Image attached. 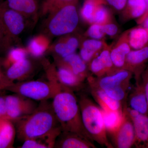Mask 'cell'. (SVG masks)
<instances>
[{
    "instance_id": "13",
    "label": "cell",
    "mask_w": 148,
    "mask_h": 148,
    "mask_svg": "<svg viewBox=\"0 0 148 148\" xmlns=\"http://www.w3.org/2000/svg\"><path fill=\"white\" fill-rule=\"evenodd\" d=\"M73 33L62 36L53 46L50 47L48 50L53 51L56 55V57L60 58L75 53L84 38Z\"/></svg>"
},
{
    "instance_id": "40",
    "label": "cell",
    "mask_w": 148,
    "mask_h": 148,
    "mask_svg": "<svg viewBox=\"0 0 148 148\" xmlns=\"http://www.w3.org/2000/svg\"><path fill=\"white\" fill-rule=\"evenodd\" d=\"M145 1L146 5H147V10L145 13L144 14V15L141 18L139 19L136 20V22L138 25H140L142 24V22L144 21V19L148 15V0H145Z\"/></svg>"
},
{
    "instance_id": "3",
    "label": "cell",
    "mask_w": 148,
    "mask_h": 148,
    "mask_svg": "<svg viewBox=\"0 0 148 148\" xmlns=\"http://www.w3.org/2000/svg\"><path fill=\"white\" fill-rule=\"evenodd\" d=\"M78 103L83 124L90 140L103 147L114 148L108 138L101 108L85 95L81 96Z\"/></svg>"
},
{
    "instance_id": "6",
    "label": "cell",
    "mask_w": 148,
    "mask_h": 148,
    "mask_svg": "<svg viewBox=\"0 0 148 148\" xmlns=\"http://www.w3.org/2000/svg\"><path fill=\"white\" fill-rule=\"evenodd\" d=\"M133 75L129 71L121 69L111 75L95 78L90 75L87 79L89 86L101 88L111 98L123 103L126 101Z\"/></svg>"
},
{
    "instance_id": "24",
    "label": "cell",
    "mask_w": 148,
    "mask_h": 148,
    "mask_svg": "<svg viewBox=\"0 0 148 148\" xmlns=\"http://www.w3.org/2000/svg\"><path fill=\"white\" fill-rule=\"evenodd\" d=\"M126 31L127 40L131 49H140L148 45V32L141 25Z\"/></svg>"
},
{
    "instance_id": "32",
    "label": "cell",
    "mask_w": 148,
    "mask_h": 148,
    "mask_svg": "<svg viewBox=\"0 0 148 148\" xmlns=\"http://www.w3.org/2000/svg\"><path fill=\"white\" fill-rule=\"evenodd\" d=\"M106 36L102 25L95 23L90 24L84 34L85 37L99 40H104Z\"/></svg>"
},
{
    "instance_id": "21",
    "label": "cell",
    "mask_w": 148,
    "mask_h": 148,
    "mask_svg": "<svg viewBox=\"0 0 148 148\" xmlns=\"http://www.w3.org/2000/svg\"><path fill=\"white\" fill-rule=\"evenodd\" d=\"M147 5L145 0H127L125 6L120 12V18L125 23L132 19H139L145 13Z\"/></svg>"
},
{
    "instance_id": "34",
    "label": "cell",
    "mask_w": 148,
    "mask_h": 148,
    "mask_svg": "<svg viewBox=\"0 0 148 148\" xmlns=\"http://www.w3.org/2000/svg\"><path fill=\"white\" fill-rule=\"evenodd\" d=\"M103 31L106 36L112 38L116 36L119 32V27L114 21L102 25Z\"/></svg>"
},
{
    "instance_id": "41",
    "label": "cell",
    "mask_w": 148,
    "mask_h": 148,
    "mask_svg": "<svg viewBox=\"0 0 148 148\" xmlns=\"http://www.w3.org/2000/svg\"><path fill=\"white\" fill-rule=\"evenodd\" d=\"M140 25L145 28L148 32V15L144 19V21Z\"/></svg>"
},
{
    "instance_id": "1",
    "label": "cell",
    "mask_w": 148,
    "mask_h": 148,
    "mask_svg": "<svg viewBox=\"0 0 148 148\" xmlns=\"http://www.w3.org/2000/svg\"><path fill=\"white\" fill-rule=\"evenodd\" d=\"M35 111L28 116L13 123L18 140L39 139L49 148L54 147L56 140L62 129L54 112L52 103L41 101Z\"/></svg>"
},
{
    "instance_id": "44",
    "label": "cell",
    "mask_w": 148,
    "mask_h": 148,
    "mask_svg": "<svg viewBox=\"0 0 148 148\" xmlns=\"http://www.w3.org/2000/svg\"><path fill=\"white\" fill-rule=\"evenodd\" d=\"M92 1H97V0H92Z\"/></svg>"
},
{
    "instance_id": "39",
    "label": "cell",
    "mask_w": 148,
    "mask_h": 148,
    "mask_svg": "<svg viewBox=\"0 0 148 148\" xmlns=\"http://www.w3.org/2000/svg\"><path fill=\"white\" fill-rule=\"evenodd\" d=\"M5 50V40L2 27L0 21V51Z\"/></svg>"
},
{
    "instance_id": "5",
    "label": "cell",
    "mask_w": 148,
    "mask_h": 148,
    "mask_svg": "<svg viewBox=\"0 0 148 148\" xmlns=\"http://www.w3.org/2000/svg\"><path fill=\"white\" fill-rule=\"evenodd\" d=\"M64 87L54 76L49 77L47 81L35 80L14 82L5 90L33 101L41 102L53 99Z\"/></svg>"
},
{
    "instance_id": "15",
    "label": "cell",
    "mask_w": 148,
    "mask_h": 148,
    "mask_svg": "<svg viewBox=\"0 0 148 148\" xmlns=\"http://www.w3.org/2000/svg\"><path fill=\"white\" fill-rule=\"evenodd\" d=\"M57 148H95L94 143L76 133L71 132H61L54 144Z\"/></svg>"
},
{
    "instance_id": "33",
    "label": "cell",
    "mask_w": 148,
    "mask_h": 148,
    "mask_svg": "<svg viewBox=\"0 0 148 148\" xmlns=\"http://www.w3.org/2000/svg\"><path fill=\"white\" fill-rule=\"evenodd\" d=\"M21 148H49L45 142L39 139H30L24 141Z\"/></svg>"
},
{
    "instance_id": "19",
    "label": "cell",
    "mask_w": 148,
    "mask_h": 148,
    "mask_svg": "<svg viewBox=\"0 0 148 148\" xmlns=\"http://www.w3.org/2000/svg\"><path fill=\"white\" fill-rule=\"evenodd\" d=\"M56 77L58 82L71 90H79L83 87L84 80L78 76L66 67L57 66Z\"/></svg>"
},
{
    "instance_id": "26",
    "label": "cell",
    "mask_w": 148,
    "mask_h": 148,
    "mask_svg": "<svg viewBox=\"0 0 148 148\" xmlns=\"http://www.w3.org/2000/svg\"><path fill=\"white\" fill-rule=\"evenodd\" d=\"M49 37L46 35L36 36L29 41L27 48L29 54L35 58H40L50 47Z\"/></svg>"
},
{
    "instance_id": "17",
    "label": "cell",
    "mask_w": 148,
    "mask_h": 148,
    "mask_svg": "<svg viewBox=\"0 0 148 148\" xmlns=\"http://www.w3.org/2000/svg\"><path fill=\"white\" fill-rule=\"evenodd\" d=\"M35 69L34 62L27 58L10 66L7 69L6 75L13 82L15 80L23 82L30 77Z\"/></svg>"
},
{
    "instance_id": "31",
    "label": "cell",
    "mask_w": 148,
    "mask_h": 148,
    "mask_svg": "<svg viewBox=\"0 0 148 148\" xmlns=\"http://www.w3.org/2000/svg\"><path fill=\"white\" fill-rule=\"evenodd\" d=\"M76 1L77 0H44L42 4V15H48L61 7Z\"/></svg>"
},
{
    "instance_id": "11",
    "label": "cell",
    "mask_w": 148,
    "mask_h": 148,
    "mask_svg": "<svg viewBox=\"0 0 148 148\" xmlns=\"http://www.w3.org/2000/svg\"><path fill=\"white\" fill-rule=\"evenodd\" d=\"M112 45L108 44L101 53L88 64L89 71L97 77L111 75L119 71L115 68L111 58Z\"/></svg>"
},
{
    "instance_id": "7",
    "label": "cell",
    "mask_w": 148,
    "mask_h": 148,
    "mask_svg": "<svg viewBox=\"0 0 148 148\" xmlns=\"http://www.w3.org/2000/svg\"><path fill=\"white\" fill-rule=\"evenodd\" d=\"M25 18L8 6L5 1L0 3V21L5 40V50H9L24 31Z\"/></svg>"
},
{
    "instance_id": "28",
    "label": "cell",
    "mask_w": 148,
    "mask_h": 148,
    "mask_svg": "<svg viewBox=\"0 0 148 148\" xmlns=\"http://www.w3.org/2000/svg\"><path fill=\"white\" fill-rule=\"evenodd\" d=\"M107 5L105 0H84L81 9V17L86 23L89 25L93 23V18L96 8L99 5Z\"/></svg>"
},
{
    "instance_id": "20",
    "label": "cell",
    "mask_w": 148,
    "mask_h": 148,
    "mask_svg": "<svg viewBox=\"0 0 148 148\" xmlns=\"http://www.w3.org/2000/svg\"><path fill=\"white\" fill-rule=\"evenodd\" d=\"M9 7L26 18H36L38 10L37 0H6Z\"/></svg>"
},
{
    "instance_id": "4",
    "label": "cell",
    "mask_w": 148,
    "mask_h": 148,
    "mask_svg": "<svg viewBox=\"0 0 148 148\" xmlns=\"http://www.w3.org/2000/svg\"><path fill=\"white\" fill-rule=\"evenodd\" d=\"M78 3V0L69 3L47 15L45 22L47 35L62 36L75 31L79 22Z\"/></svg>"
},
{
    "instance_id": "30",
    "label": "cell",
    "mask_w": 148,
    "mask_h": 148,
    "mask_svg": "<svg viewBox=\"0 0 148 148\" xmlns=\"http://www.w3.org/2000/svg\"><path fill=\"white\" fill-rule=\"evenodd\" d=\"M112 21H113V17L110 10L106 7V5H99L94 13L93 23L104 25Z\"/></svg>"
},
{
    "instance_id": "38",
    "label": "cell",
    "mask_w": 148,
    "mask_h": 148,
    "mask_svg": "<svg viewBox=\"0 0 148 148\" xmlns=\"http://www.w3.org/2000/svg\"><path fill=\"white\" fill-rule=\"evenodd\" d=\"M141 82L144 86L148 106V68L143 72L141 76Z\"/></svg>"
},
{
    "instance_id": "37",
    "label": "cell",
    "mask_w": 148,
    "mask_h": 148,
    "mask_svg": "<svg viewBox=\"0 0 148 148\" xmlns=\"http://www.w3.org/2000/svg\"><path fill=\"white\" fill-rule=\"evenodd\" d=\"M5 119H8V116L6 108L5 95L2 94L0 95V121Z\"/></svg>"
},
{
    "instance_id": "14",
    "label": "cell",
    "mask_w": 148,
    "mask_h": 148,
    "mask_svg": "<svg viewBox=\"0 0 148 148\" xmlns=\"http://www.w3.org/2000/svg\"><path fill=\"white\" fill-rule=\"evenodd\" d=\"M131 50L127 40L126 31L120 36L111 48V58L116 69L118 70L124 69L126 56Z\"/></svg>"
},
{
    "instance_id": "27",
    "label": "cell",
    "mask_w": 148,
    "mask_h": 148,
    "mask_svg": "<svg viewBox=\"0 0 148 148\" xmlns=\"http://www.w3.org/2000/svg\"><path fill=\"white\" fill-rule=\"evenodd\" d=\"M102 110L106 131L108 134L112 135L116 131L121 124L123 119V110L119 111Z\"/></svg>"
},
{
    "instance_id": "43",
    "label": "cell",
    "mask_w": 148,
    "mask_h": 148,
    "mask_svg": "<svg viewBox=\"0 0 148 148\" xmlns=\"http://www.w3.org/2000/svg\"><path fill=\"white\" fill-rule=\"evenodd\" d=\"M144 148H148V143L145 145V146L144 147Z\"/></svg>"
},
{
    "instance_id": "12",
    "label": "cell",
    "mask_w": 148,
    "mask_h": 148,
    "mask_svg": "<svg viewBox=\"0 0 148 148\" xmlns=\"http://www.w3.org/2000/svg\"><path fill=\"white\" fill-rule=\"evenodd\" d=\"M127 113L132 119L135 130V145L144 148L148 143V115L143 114L126 105Z\"/></svg>"
},
{
    "instance_id": "42",
    "label": "cell",
    "mask_w": 148,
    "mask_h": 148,
    "mask_svg": "<svg viewBox=\"0 0 148 148\" xmlns=\"http://www.w3.org/2000/svg\"><path fill=\"white\" fill-rule=\"evenodd\" d=\"M3 91L4 90H0V95L3 94Z\"/></svg>"
},
{
    "instance_id": "9",
    "label": "cell",
    "mask_w": 148,
    "mask_h": 148,
    "mask_svg": "<svg viewBox=\"0 0 148 148\" xmlns=\"http://www.w3.org/2000/svg\"><path fill=\"white\" fill-rule=\"evenodd\" d=\"M125 103L123 107V117L121 124L112 134L114 146L117 148H130L135 145V130L132 119L127 113Z\"/></svg>"
},
{
    "instance_id": "23",
    "label": "cell",
    "mask_w": 148,
    "mask_h": 148,
    "mask_svg": "<svg viewBox=\"0 0 148 148\" xmlns=\"http://www.w3.org/2000/svg\"><path fill=\"white\" fill-rule=\"evenodd\" d=\"M91 94L103 110L122 111L123 103L109 96L104 90L98 88L90 86Z\"/></svg>"
},
{
    "instance_id": "36",
    "label": "cell",
    "mask_w": 148,
    "mask_h": 148,
    "mask_svg": "<svg viewBox=\"0 0 148 148\" xmlns=\"http://www.w3.org/2000/svg\"><path fill=\"white\" fill-rule=\"evenodd\" d=\"M14 82L10 80L6 75L5 73L3 72L0 66V90H5Z\"/></svg>"
},
{
    "instance_id": "18",
    "label": "cell",
    "mask_w": 148,
    "mask_h": 148,
    "mask_svg": "<svg viewBox=\"0 0 148 148\" xmlns=\"http://www.w3.org/2000/svg\"><path fill=\"white\" fill-rule=\"evenodd\" d=\"M107 45L105 40L84 38L80 46V56L88 64Z\"/></svg>"
},
{
    "instance_id": "35",
    "label": "cell",
    "mask_w": 148,
    "mask_h": 148,
    "mask_svg": "<svg viewBox=\"0 0 148 148\" xmlns=\"http://www.w3.org/2000/svg\"><path fill=\"white\" fill-rule=\"evenodd\" d=\"M127 0H105L107 4L113 8L115 10L121 12L124 8Z\"/></svg>"
},
{
    "instance_id": "2",
    "label": "cell",
    "mask_w": 148,
    "mask_h": 148,
    "mask_svg": "<svg viewBox=\"0 0 148 148\" xmlns=\"http://www.w3.org/2000/svg\"><path fill=\"white\" fill-rule=\"evenodd\" d=\"M77 101L73 90L64 87L53 99V110L62 131L76 133L92 142L83 124Z\"/></svg>"
},
{
    "instance_id": "16",
    "label": "cell",
    "mask_w": 148,
    "mask_h": 148,
    "mask_svg": "<svg viewBox=\"0 0 148 148\" xmlns=\"http://www.w3.org/2000/svg\"><path fill=\"white\" fill-rule=\"evenodd\" d=\"M56 61L57 66L66 67L84 80L90 76L88 64L79 54L74 53L64 58L56 57Z\"/></svg>"
},
{
    "instance_id": "8",
    "label": "cell",
    "mask_w": 148,
    "mask_h": 148,
    "mask_svg": "<svg viewBox=\"0 0 148 148\" xmlns=\"http://www.w3.org/2000/svg\"><path fill=\"white\" fill-rule=\"evenodd\" d=\"M8 119L16 121L32 114L38 107L35 101L18 94L5 95Z\"/></svg>"
},
{
    "instance_id": "29",
    "label": "cell",
    "mask_w": 148,
    "mask_h": 148,
    "mask_svg": "<svg viewBox=\"0 0 148 148\" xmlns=\"http://www.w3.org/2000/svg\"><path fill=\"white\" fill-rule=\"evenodd\" d=\"M29 54L27 48L21 47L11 48L2 62L3 66L7 69L12 65L27 58Z\"/></svg>"
},
{
    "instance_id": "25",
    "label": "cell",
    "mask_w": 148,
    "mask_h": 148,
    "mask_svg": "<svg viewBox=\"0 0 148 148\" xmlns=\"http://www.w3.org/2000/svg\"><path fill=\"white\" fill-rule=\"evenodd\" d=\"M16 134L15 125L8 119L0 121V148L13 147Z\"/></svg>"
},
{
    "instance_id": "22",
    "label": "cell",
    "mask_w": 148,
    "mask_h": 148,
    "mask_svg": "<svg viewBox=\"0 0 148 148\" xmlns=\"http://www.w3.org/2000/svg\"><path fill=\"white\" fill-rule=\"evenodd\" d=\"M130 108L143 114L148 115V106L144 86L141 81L136 86L129 96Z\"/></svg>"
},
{
    "instance_id": "10",
    "label": "cell",
    "mask_w": 148,
    "mask_h": 148,
    "mask_svg": "<svg viewBox=\"0 0 148 148\" xmlns=\"http://www.w3.org/2000/svg\"><path fill=\"white\" fill-rule=\"evenodd\" d=\"M148 62V45L140 49H132L127 54L124 69L132 73L136 84L141 81V76Z\"/></svg>"
}]
</instances>
